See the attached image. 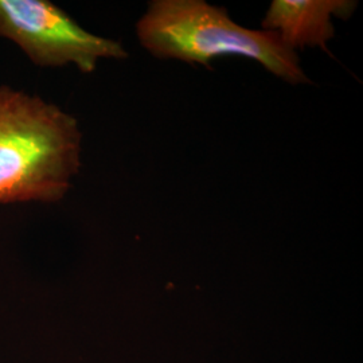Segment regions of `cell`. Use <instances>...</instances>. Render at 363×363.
<instances>
[{"label": "cell", "instance_id": "obj_1", "mask_svg": "<svg viewBox=\"0 0 363 363\" xmlns=\"http://www.w3.org/2000/svg\"><path fill=\"white\" fill-rule=\"evenodd\" d=\"M79 166L77 120L38 96L0 86V205L58 202Z\"/></svg>", "mask_w": 363, "mask_h": 363}, {"label": "cell", "instance_id": "obj_2", "mask_svg": "<svg viewBox=\"0 0 363 363\" xmlns=\"http://www.w3.org/2000/svg\"><path fill=\"white\" fill-rule=\"evenodd\" d=\"M138 39L160 60H178L211 67L225 55L247 57L289 84L310 78L300 66L298 52L272 31L240 26L226 9L203 0H155L136 25Z\"/></svg>", "mask_w": 363, "mask_h": 363}, {"label": "cell", "instance_id": "obj_3", "mask_svg": "<svg viewBox=\"0 0 363 363\" xmlns=\"http://www.w3.org/2000/svg\"><path fill=\"white\" fill-rule=\"evenodd\" d=\"M0 37L38 66L74 65L91 73L101 60H125L115 39L91 34L48 0H0Z\"/></svg>", "mask_w": 363, "mask_h": 363}, {"label": "cell", "instance_id": "obj_4", "mask_svg": "<svg viewBox=\"0 0 363 363\" xmlns=\"http://www.w3.org/2000/svg\"><path fill=\"white\" fill-rule=\"evenodd\" d=\"M358 3L351 0H274L261 23L277 34L289 49L320 48L335 35L333 18H349Z\"/></svg>", "mask_w": 363, "mask_h": 363}]
</instances>
